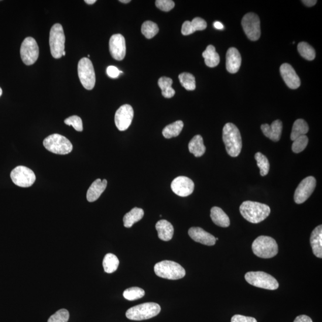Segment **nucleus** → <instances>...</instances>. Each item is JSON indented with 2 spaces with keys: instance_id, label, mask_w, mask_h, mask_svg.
<instances>
[{
  "instance_id": "f257e3e1",
  "label": "nucleus",
  "mask_w": 322,
  "mask_h": 322,
  "mask_svg": "<svg viewBox=\"0 0 322 322\" xmlns=\"http://www.w3.org/2000/svg\"><path fill=\"white\" fill-rule=\"evenodd\" d=\"M239 210L242 217L253 224L265 220L271 211L268 205L250 201L244 202Z\"/></svg>"
},
{
  "instance_id": "f03ea898",
  "label": "nucleus",
  "mask_w": 322,
  "mask_h": 322,
  "mask_svg": "<svg viewBox=\"0 0 322 322\" xmlns=\"http://www.w3.org/2000/svg\"><path fill=\"white\" fill-rule=\"evenodd\" d=\"M222 140L229 155L232 157L239 156L242 150V141L237 126L232 123H227L222 130Z\"/></svg>"
},
{
  "instance_id": "7ed1b4c3",
  "label": "nucleus",
  "mask_w": 322,
  "mask_h": 322,
  "mask_svg": "<svg viewBox=\"0 0 322 322\" xmlns=\"http://www.w3.org/2000/svg\"><path fill=\"white\" fill-rule=\"evenodd\" d=\"M252 249L253 253L260 258L271 259L278 253V245L273 238L260 236L253 242Z\"/></svg>"
},
{
  "instance_id": "20e7f679",
  "label": "nucleus",
  "mask_w": 322,
  "mask_h": 322,
  "mask_svg": "<svg viewBox=\"0 0 322 322\" xmlns=\"http://www.w3.org/2000/svg\"><path fill=\"white\" fill-rule=\"evenodd\" d=\"M154 271L157 276L161 278L169 280L182 279L186 275L183 267L179 263L165 260L156 264Z\"/></svg>"
},
{
  "instance_id": "39448f33",
  "label": "nucleus",
  "mask_w": 322,
  "mask_h": 322,
  "mask_svg": "<svg viewBox=\"0 0 322 322\" xmlns=\"http://www.w3.org/2000/svg\"><path fill=\"white\" fill-rule=\"evenodd\" d=\"M160 307L155 303H146L129 308L126 317L130 320L140 321L149 319L160 313Z\"/></svg>"
},
{
  "instance_id": "423d86ee",
  "label": "nucleus",
  "mask_w": 322,
  "mask_h": 322,
  "mask_svg": "<svg viewBox=\"0 0 322 322\" xmlns=\"http://www.w3.org/2000/svg\"><path fill=\"white\" fill-rule=\"evenodd\" d=\"M43 145L47 150L58 155H67L73 147L69 140L59 134L48 136L44 140Z\"/></svg>"
},
{
  "instance_id": "0eeeda50",
  "label": "nucleus",
  "mask_w": 322,
  "mask_h": 322,
  "mask_svg": "<svg viewBox=\"0 0 322 322\" xmlns=\"http://www.w3.org/2000/svg\"><path fill=\"white\" fill-rule=\"evenodd\" d=\"M245 279L250 285L260 288L276 290L279 283L275 277L263 272H249L246 273Z\"/></svg>"
},
{
  "instance_id": "6e6552de",
  "label": "nucleus",
  "mask_w": 322,
  "mask_h": 322,
  "mask_svg": "<svg viewBox=\"0 0 322 322\" xmlns=\"http://www.w3.org/2000/svg\"><path fill=\"white\" fill-rule=\"evenodd\" d=\"M49 43L51 55L55 59L62 57L65 49V36L63 27L60 23L54 24L51 27Z\"/></svg>"
},
{
  "instance_id": "1a4fd4ad",
  "label": "nucleus",
  "mask_w": 322,
  "mask_h": 322,
  "mask_svg": "<svg viewBox=\"0 0 322 322\" xmlns=\"http://www.w3.org/2000/svg\"><path fill=\"white\" fill-rule=\"evenodd\" d=\"M78 77L83 86L88 90L94 87L95 75L93 65L88 58L84 57L78 65Z\"/></svg>"
},
{
  "instance_id": "9d476101",
  "label": "nucleus",
  "mask_w": 322,
  "mask_h": 322,
  "mask_svg": "<svg viewBox=\"0 0 322 322\" xmlns=\"http://www.w3.org/2000/svg\"><path fill=\"white\" fill-rule=\"evenodd\" d=\"M39 56V47L35 39L27 37L20 47V57L26 65H32L36 62Z\"/></svg>"
},
{
  "instance_id": "9b49d317",
  "label": "nucleus",
  "mask_w": 322,
  "mask_h": 322,
  "mask_svg": "<svg viewBox=\"0 0 322 322\" xmlns=\"http://www.w3.org/2000/svg\"><path fill=\"white\" fill-rule=\"evenodd\" d=\"M10 177L16 186L22 187L31 186L36 180L33 171L24 166L16 167L12 170Z\"/></svg>"
},
{
  "instance_id": "f8f14e48",
  "label": "nucleus",
  "mask_w": 322,
  "mask_h": 322,
  "mask_svg": "<svg viewBox=\"0 0 322 322\" xmlns=\"http://www.w3.org/2000/svg\"><path fill=\"white\" fill-rule=\"evenodd\" d=\"M242 28L250 40H258L261 36L259 17L253 13L246 14L242 20Z\"/></svg>"
},
{
  "instance_id": "ddd939ff",
  "label": "nucleus",
  "mask_w": 322,
  "mask_h": 322,
  "mask_svg": "<svg viewBox=\"0 0 322 322\" xmlns=\"http://www.w3.org/2000/svg\"><path fill=\"white\" fill-rule=\"evenodd\" d=\"M316 186V180L313 176L306 178L297 187L294 194V201L297 204L306 202L313 194Z\"/></svg>"
},
{
  "instance_id": "4468645a",
  "label": "nucleus",
  "mask_w": 322,
  "mask_h": 322,
  "mask_svg": "<svg viewBox=\"0 0 322 322\" xmlns=\"http://www.w3.org/2000/svg\"><path fill=\"white\" fill-rule=\"evenodd\" d=\"M134 116L132 106L124 105L116 111L115 115V122L116 127L119 131H125L131 125Z\"/></svg>"
},
{
  "instance_id": "2eb2a0df",
  "label": "nucleus",
  "mask_w": 322,
  "mask_h": 322,
  "mask_svg": "<svg viewBox=\"0 0 322 322\" xmlns=\"http://www.w3.org/2000/svg\"><path fill=\"white\" fill-rule=\"evenodd\" d=\"M171 187L173 192L178 196L186 197L193 193L195 184L189 178L179 176L173 181Z\"/></svg>"
},
{
  "instance_id": "dca6fc26",
  "label": "nucleus",
  "mask_w": 322,
  "mask_h": 322,
  "mask_svg": "<svg viewBox=\"0 0 322 322\" xmlns=\"http://www.w3.org/2000/svg\"><path fill=\"white\" fill-rule=\"evenodd\" d=\"M109 51L111 56L116 60L124 59L126 54L125 38L121 34L113 35L109 40Z\"/></svg>"
},
{
  "instance_id": "f3484780",
  "label": "nucleus",
  "mask_w": 322,
  "mask_h": 322,
  "mask_svg": "<svg viewBox=\"0 0 322 322\" xmlns=\"http://www.w3.org/2000/svg\"><path fill=\"white\" fill-rule=\"evenodd\" d=\"M281 76L287 85L291 89H297L300 86V79L294 68L288 63H283L280 68Z\"/></svg>"
},
{
  "instance_id": "a211bd4d",
  "label": "nucleus",
  "mask_w": 322,
  "mask_h": 322,
  "mask_svg": "<svg viewBox=\"0 0 322 322\" xmlns=\"http://www.w3.org/2000/svg\"><path fill=\"white\" fill-rule=\"evenodd\" d=\"M188 234L194 241L205 245H214L216 242V240L213 235L209 234L201 228H191Z\"/></svg>"
},
{
  "instance_id": "6ab92c4d",
  "label": "nucleus",
  "mask_w": 322,
  "mask_h": 322,
  "mask_svg": "<svg viewBox=\"0 0 322 322\" xmlns=\"http://www.w3.org/2000/svg\"><path fill=\"white\" fill-rule=\"evenodd\" d=\"M242 58L239 51L235 47H231L226 53V69L229 73H238L241 67Z\"/></svg>"
},
{
  "instance_id": "aec40b11",
  "label": "nucleus",
  "mask_w": 322,
  "mask_h": 322,
  "mask_svg": "<svg viewBox=\"0 0 322 322\" xmlns=\"http://www.w3.org/2000/svg\"><path fill=\"white\" fill-rule=\"evenodd\" d=\"M262 132L267 138L274 142H278L282 135V122L280 120H276L271 125L267 124L261 126Z\"/></svg>"
},
{
  "instance_id": "412c9836",
  "label": "nucleus",
  "mask_w": 322,
  "mask_h": 322,
  "mask_svg": "<svg viewBox=\"0 0 322 322\" xmlns=\"http://www.w3.org/2000/svg\"><path fill=\"white\" fill-rule=\"evenodd\" d=\"M107 184V180L105 179L102 180L99 179L95 180L87 191V201L90 203H92V202L98 200L105 190Z\"/></svg>"
},
{
  "instance_id": "4be33fe9",
  "label": "nucleus",
  "mask_w": 322,
  "mask_h": 322,
  "mask_svg": "<svg viewBox=\"0 0 322 322\" xmlns=\"http://www.w3.org/2000/svg\"><path fill=\"white\" fill-rule=\"evenodd\" d=\"M310 244L313 252L317 257L322 258V226L315 228L311 233Z\"/></svg>"
},
{
  "instance_id": "5701e85b",
  "label": "nucleus",
  "mask_w": 322,
  "mask_h": 322,
  "mask_svg": "<svg viewBox=\"0 0 322 322\" xmlns=\"http://www.w3.org/2000/svg\"><path fill=\"white\" fill-rule=\"evenodd\" d=\"M156 229L158 237L164 241H169L173 238L174 235L173 226L166 220H161L156 224Z\"/></svg>"
},
{
  "instance_id": "b1692460",
  "label": "nucleus",
  "mask_w": 322,
  "mask_h": 322,
  "mask_svg": "<svg viewBox=\"0 0 322 322\" xmlns=\"http://www.w3.org/2000/svg\"><path fill=\"white\" fill-rule=\"evenodd\" d=\"M211 218L215 224L221 228H228L231 224L230 219L221 208L214 207L211 210Z\"/></svg>"
},
{
  "instance_id": "393cba45",
  "label": "nucleus",
  "mask_w": 322,
  "mask_h": 322,
  "mask_svg": "<svg viewBox=\"0 0 322 322\" xmlns=\"http://www.w3.org/2000/svg\"><path fill=\"white\" fill-rule=\"evenodd\" d=\"M189 150L195 157H201L204 155L206 150L204 144L203 138L200 135L194 137L189 143Z\"/></svg>"
},
{
  "instance_id": "a878e982",
  "label": "nucleus",
  "mask_w": 322,
  "mask_h": 322,
  "mask_svg": "<svg viewBox=\"0 0 322 322\" xmlns=\"http://www.w3.org/2000/svg\"><path fill=\"white\" fill-rule=\"evenodd\" d=\"M143 216L144 211L142 209L136 207L133 208L123 218L124 227L126 228H132L136 222L141 220Z\"/></svg>"
},
{
  "instance_id": "bb28decb",
  "label": "nucleus",
  "mask_w": 322,
  "mask_h": 322,
  "mask_svg": "<svg viewBox=\"0 0 322 322\" xmlns=\"http://www.w3.org/2000/svg\"><path fill=\"white\" fill-rule=\"evenodd\" d=\"M203 56L204 58L205 64L208 67L214 68L220 63V56L213 46L209 45L206 50L204 51Z\"/></svg>"
},
{
  "instance_id": "cd10ccee",
  "label": "nucleus",
  "mask_w": 322,
  "mask_h": 322,
  "mask_svg": "<svg viewBox=\"0 0 322 322\" xmlns=\"http://www.w3.org/2000/svg\"><path fill=\"white\" fill-rule=\"evenodd\" d=\"M309 130V127L306 121L303 119H299L294 122L292 132L291 134V139L294 141L301 136L306 135Z\"/></svg>"
},
{
  "instance_id": "c85d7f7f",
  "label": "nucleus",
  "mask_w": 322,
  "mask_h": 322,
  "mask_svg": "<svg viewBox=\"0 0 322 322\" xmlns=\"http://www.w3.org/2000/svg\"><path fill=\"white\" fill-rule=\"evenodd\" d=\"M184 124L183 121H177L166 126L163 131V135L166 139L176 138L182 131Z\"/></svg>"
},
{
  "instance_id": "c756f323",
  "label": "nucleus",
  "mask_w": 322,
  "mask_h": 322,
  "mask_svg": "<svg viewBox=\"0 0 322 322\" xmlns=\"http://www.w3.org/2000/svg\"><path fill=\"white\" fill-rule=\"evenodd\" d=\"M173 84L172 79L166 77H161L158 80V85L164 98L170 99L173 98L176 93L175 90L171 87Z\"/></svg>"
},
{
  "instance_id": "7c9ffc66",
  "label": "nucleus",
  "mask_w": 322,
  "mask_h": 322,
  "mask_svg": "<svg viewBox=\"0 0 322 322\" xmlns=\"http://www.w3.org/2000/svg\"><path fill=\"white\" fill-rule=\"evenodd\" d=\"M119 265V260L115 255L109 253L105 256L103 261V266L105 272L108 273L115 272L117 270Z\"/></svg>"
},
{
  "instance_id": "2f4dec72",
  "label": "nucleus",
  "mask_w": 322,
  "mask_h": 322,
  "mask_svg": "<svg viewBox=\"0 0 322 322\" xmlns=\"http://www.w3.org/2000/svg\"><path fill=\"white\" fill-rule=\"evenodd\" d=\"M298 51L300 55L307 60H313L316 57V52L310 44L306 42H301L298 44Z\"/></svg>"
},
{
  "instance_id": "473e14b6",
  "label": "nucleus",
  "mask_w": 322,
  "mask_h": 322,
  "mask_svg": "<svg viewBox=\"0 0 322 322\" xmlns=\"http://www.w3.org/2000/svg\"><path fill=\"white\" fill-rule=\"evenodd\" d=\"M179 78L181 84L186 90L193 91L196 88V81L192 74L184 73L179 75Z\"/></svg>"
},
{
  "instance_id": "72a5a7b5",
  "label": "nucleus",
  "mask_w": 322,
  "mask_h": 322,
  "mask_svg": "<svg viewBox=\"0 0 322 322\" xmlns=\"http://www.w3.org/2000/svg\"><path fill=\"white\" fill-rule=\"evenodd\" d=\"M159 32L158 26L152 21H146L142 26V33L147 39H151Z\"/></svg>"
},
{
  "instance_id": "f704fd0d",
  "label": "nucleus",
  "mask_w": 322,
  "mask_h": 322,
  "mask_svg": "<svg viewBox=\"0 0 322 322\" xmlns=\"http://www.w3.org/2000/svg\"><path fill=\"white\" fill-rule=\"evenodd\" d=\"M255 159L260 169L262 176H266L268 174L270 170V164L268 159L261 152H257L255 155Z\"/></svg>"
},
{
  "instance_id": "c9c22d12",
  "label": "nucleus",
  "mask_w": 322,
  "mask_h": 322,
  "mask_svg": "<svg viewBox=\"0 0 322 322\" xmlns=\"http://www.w3.org/2000/svg\"><path fill=\"white\" fill-rule=\"evenodd\" d=\"M145 294V291L143 289L140 288L139 287H132L125 290L123 293V296L126 300L135 301L142 299Z\"/></svg>"
},
{
  "instance_id": "e433bc0d",
  "label": "nucleus",
  "mask_w": 322,
  "mask_h": 322,
  "mask_svg": "<svg viewBox=\"0 0 322 322\" xmlns=\"http://www.w3.org/2000/svg\"><path fill=\"white\" fill-rule=\"evenodd\" d=\"M308 139L306 135L301 136L294 140L292 149L294 153H299L303 152L308 145Z\"/></svg>"
},
{
  "instance_id": "4c0bfd02",
  "label": "nucleus",
  "mask_w": 322,
  "mask_h": 322,
  "mask_svg": "<svg viewBox=\"0 0 322 322\" xmlns=\"http://www.w3.org/2000/svg\"><path fill=\"white\" fill-rule=\"evenodd\" d=\"M70 318V313L66 309H60L52 315L48 322H68Z\"/></svg>"
},
{
  "instance_id": "58836bf2",
  "label": "nucleus",
  "mask_w": 322,
  "mask_h": 322,
  "mask_svg": "<svg viewBox=\"0 0 322 322\" xmlns=\"http://www.w3.org/2000/svg\"><path fill=\"white\" fill-rule=\"evenodd\" d=\"M65 124L68 125L73 126L74 128L77 132H82L83 130V121L79 116L74 115L65 120Z\"/></svg>"
},
{
  "instance_id": "ea45409f",
  "label": "nucleus",
  "mask_w": 322,
  "mask_h": 322,
  "mask_svg": "<svg viewBox=\"0 0 322 322\" xmlns=\"http://www.w3.org/2000/svg\"><path fill=\"white\" fill-rule=\"evenodd\" d=\"M155 5L157 8L164 12H169L175 6V3L171 0H157Z\"/></svg>"
},
{
  "instance_id": "a19ab883",
  "label": "nucleus",
  "mask_w": 322,
  "mask_h": 322,
  "mask_svg": "<svg viewBox=\"0 0 322 322\" xmlns=\"http://www.w3.org/2000/svg\"><path fill=\"white\" fill-rule=\"evenodd\" d=\"M190 26L194 33L197 30H203L207 28V23L206 21L201 18H195L190 22Z\"/></svg>"
},
{
  "instance_id": "79ce46f5",
  "label": "nucleus",
  "mask_w": 322,
  "mask_h": 322,
  "mask_svg": "<svg viewBox=\"0 0 322 322\" xmlns=\"http://www.w3.org/2000/svg\"><path fill=\"white\" fill-rule=\"evenodd\" d=\"M231 322H257L255 318L236 314L233 316Z\"/></svg>"
},
{
  "instance_id": "37998d69",
  "label": "nucleus",
  "mask_w": 322,
  "mask_h": 322,
  "mask_svg": "<svg viewBox=\"0 0 322 322\" xmlns=\"http://www.w3.org/2000/svg\"><path fill=\"white\" fill-rule=\"evenodd\" d=\"M107 74L109 77L116 78L119 77L120 74L122 73V71H119L117 68L114 66H109L107 68Z\"/></svg>"
},
{
  "instance_id": "c03bdc74",
  "label": "nucleus",
  "mask_w": 322,
  "mask_h": 322,
  "mask_svg": "<svg viewBox=\"0 0 322 322\" xmlns=\"http://www.w3.org/2000/svg\"><path fill=\"white\" fill-rule=\"evenodd\" d=\"M181 33L183 36H189L194 33L191 28L190 21H185L183 23L182 28H181Z\"/></svg>"
},
{
  "instance_id": "a18cd8bd",
  "label": "nucleus",
  "mask_w": 322,
  "mask_h": 322,
  "mask_svg": "<svg viewBox=\"0 0 322 322\" xmlns=\"http://www.w3.org/2000/svg\"><path fill=\"white\" fill-rule=\"evenodd\" d=\"M294 322H313V321L310 317L306 316V315H300L296 318Z\"/></svg>"
},
{
  "instance_id": "49530a36",
  "label": "nucleus",
  "mask_w": 322,
  "mask_h": 322,
  "mask_svg": "<svg viewBox=\"0 0 322 322\" xmlns=\"http://www.w3.org/2000/svg\"><path fill=\"white\" fill-rule=\"evenodd\" d=\"M302 2L307 7H312L316 4V0H303Z\"/></svg>"
},
{
  "instance_id": "de8ad7c7",
  "label": "nucleus",
  "mask_w": 322,
  "mask_h": 322,
  "mask_svg": "<svg viewBox=\"0 0 322 322\" xmlns=\"http://www.w3.org/2000/svg\"><path fill=\"white\" fill-rule=\"evenodd\" d=\"M214 26L215 28L219 30H222L224 29V25L220 22H215L214 23Z\"/></svg>"
},
{
  "instance_id": "09e8293b",
  "label": "nucleus",
  "mask_w": 322,
  "mask_h": 322,
  "mask_svg": "<svg viewBox=\"0 0 322 322\" xmlns=\"http://www.w3.org/2000/svg\"><path fill=\"white\" fill-rule=\"evenodd\" d=\"M85 3H86L88 5H93L96 1L95 0H85Z\"/></svg>"
},
{
  "instance_id": "8fccbe9b",
  "label": "nucleus",
  "mask_w": 322,
  "mask_h": 322,
  "mask_svg": "<svg viewBox=\"0 0 322 322\" xmlns=\"http://www.w3.org/2000/svg\"><path fill=\"white\" fill-rule=\"evenodd\" d=\"M119 2H121V3H128L130 2H131V1H130V0H120Z\"/></svg>"
},
{
  "instance_id": "3c124183",
  "label": "nucleus",
  "mask_w": 322,
  "mask_h": 322,
  "mask_svg": "<svg viewBox=\"0 0 322 322\" xmlns=\"http://www.w3.org/2000/svg\"><path fill=\"white\" fill-rule=\"evenodd\" d=\"M3 93V90L1 87H0V96H1V95H2Z\"/></svg>"
},
{
  "instance_id": "603ef678",
  "label": "nucleus",
  "mask_w": 322,
  "mask_h": 322,
  "mask_svg": "<svg viewBox=\"0 0 322 322\" xmlns=\"http://www.w3.org/2000/svg\"><path fill=\"white\" fill-rule=\"evenodd\" d=\"M65 54H66V52H65V51H63V56H65Z\"/></svg>"
}]
</instances>
